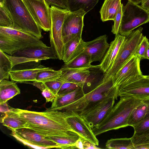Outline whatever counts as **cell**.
I'll return each mask as SVG.
<instances>
[{"label":"cell","instance_id":"obj_1","mask_svg":"<svg viewBox=\"0 0 149 149\" xmlns=\"http://www.w3.org/2000/svg\"><path fill=\"white\" fill-rule=\"evenodd\" d=\"M20 118L26 123L25 127L45 137L79 135L68 124L67 118L75 113L56 110L36 112L12 108Z\"/></svg>","mask_w":149,"mask_h":149},{"label":"cell","instance_id":"obj_2","mask_svg":"<svg viewBox=\"0 0 149 149\" xmlns=\"http://www.w3.org/2000/svg\"><path fill=\"white\" fill-rule=\"evenodd\" d=\"M142 102L140 99L132 97H120L104 119L92 128L95 135L96 136L110 130L128 126L130 115Z\"/></svg>","mask_w":149,"mask_h":149},{"label":"cell","instance_id":"obj_3","mask_svg":"<svg viewBox=\"0 0 149 149\" xmlns=\"http://www.w3.org/2000/svg\"><path fill=\"white\" fill-rule=\"evenodd\" d=\"M12 19L14 28L40 39L42 29L34 20L23 0H0Z\"/></svg>","mask_w":149,"mask_h":149},{"label":"cell","instance_id":"obj_4","mask_svg":"<svg viewBox=\"0 0 149 149\" xmlns=\"http://www.w3.org/2000/svg\"><path fill=\"white\" fill-rule=\"evenodd\" d=\"M143 28L140 27L133 30L125 38L112 65L104 73L101 81L105 82L112 79V77L135 54L143 35Z\"/></svg>","mask_w":149,"mask_h":149},{"label":"cell","instance_id":"obj_5","mask_svg":"<svg viewBox=\"0 0 149 149\" xmlns=\"http://www.w3.org/2000/svg\"><path fill=\"white\" fill-rule=\"evenodd\" d=\"M119 34L126 36L134 29L149 22V13L141 5L128 1L122 8Z\"/></svg>","mask_w":149,"mask_h":149},{"label":"cell","instance_id":"obj_6","mask_svg":"<svg viewBox=\"0 0 149 149\" xmlns=\"http://www.w3.org/2000/svg\"><path fill=\"white\" fill-rule=\"evenodd\" d=\"M70 12L67 9L54 6L50 7V43L60 60H62L64 45L62 36L63 25L65 17Z\"/></svg>","mask_w":149,"mask_h":149},{"label":"cell","instance_id":"obj_7","mask_svg":"<svg viewBox=\"0 0 149 149\" xmlns=\"http://www.w3.org/2000/svg\"><path fill=\"white\" fill-rule=\"evenodd\" d=\"M7 55L13 67L16 65L28 62H38L42 60L58 58L54 49L51 46L45 47H31L17 52L13 55Z\"/></svg>","mask_w":149,"mask_h":149},{"label":"cell","instance_id":"obj_8","mask_svg":"<svg viewBox=\"0 0 149 149\" xmlns=\"http://www.w3.org/2000/svg\"><path fill=\"white\" fill-rule=\"evenodd\" d=\"M11 131V136L28 147L40 149L58 148L56 143L29 128H22Z\"/></svg>","mask_w":149,"mask_h":149},{"label":"cell","instance_id":"obj_9","mask_svg":"<svg viewBox=\"0 0 149 149\" xmlns=\"http://www.w3.org/2000/svg\"><path fill=\"white\" fill-rule=\"evenodd\" d=\"M115 99L107 98L86 107L79 114L92 129L105 118L114 105Z\"/></svg>","mask_w":149,"mask_h":149},{"label":"cell","instance_id":"obj_10","mask_svg":"<svg viewBox=\"0 0 149 149\" xmlns=\"http://www.w3.org/2000/svg\"><path fill=\"white\" fill-rule=\"evenodd\" d=\"M141 58L137 56H132L112 77L113 86L130 83L143 76L141 71Z\"/></svg>","mask_w":149,"mask_h":149},{"label":"cell","instance_id":"obj_11","mask_svg":"<svg viewBox=\"0 0 149 149\" xmlns=\"http://www.w3.org/2000/svg\"><path fill=\"white\" fill-rule=\"evenodd\" d=\"M33 19L40 28L49 31L50 7L45 0H23Z\"/></svg>","mask_w":149,"mask_h":149},{"label":"cell","instance_id":"obj_12","mask_svg":"<svg viewBox=\"0 0 149 149\" xmlns=\"http://www.w3.org/2000/svg\"><path fill=\"white\" fill-rule=\"evenodd\" d=\"M118 87L113 86L112 79L105 82L101 81L81 97L84 109L88 106L107 98L117 100L118 97Z\"/></svg>","mask_w":149,"mask_h":149},{"label":"cell","instance_id":"obj_13","mask_svg":"<svg viewBox=\"0 0 149 149\" xmlns=\"http://www.w3.org/2000/svg\"><path fill=\"white\" fill-rule=\"evenodd\" d=\"M86 13L82 9L70 11L64 21L62 28L63 41L65 44L76 36L81 37L84 18Z\"/></svg>","mask_w":149,"mask_h":149},{"label":"cell","instance_id":"obj_14","mask_svg":"<svg viewBox=\"0 0 149 149\" xmlns=\"http://www.w3.org/2000/svg\"><path fill=\"white\" fill-rule=\"evenodd\" d=\"M118 96L130 97L141 100L149 98V76L144 75L118 87Z\"/></svg>","mask_w":149,"mask_h":149},{"label":"cell","instance_id":"obj_15","mask_svg":"<svg viewBox=\"0 0 149 149\" xmlns=\"http://www.w3.org/2000/svg\"><path fill=\"white\" fill-rule=\"evenodd\" d=\"M0 36L6 37L31 47H47L40 39L34 36L13 28L0 26Z\"/></svg>","mask_w":149,"mask_h":149},{"label":"cell","instance_id":"obj_16","mask_svg":"<svg viewBox=\"0 0 149 149\" xmlns=\"http://www.w3.org/2000/svg\"><path fill=\"white\" fill-rule=\"evenodd\" d=\"M67 121L70 126L82 138L93 144L98 146L99 141L94 134L92 129L84 118L76 113L68 117Z\"/></svg>","mask_w":149,"mask_h":149},{"label":"cell","instance_id":"obj_17","mask_svg":"<svg viewBox=\"0 0 149 149\" xmlns=\"http://www.w3.org/2000/svg\"><path fill=\"white\" fill-rule=\"evenodd\" d=\"M107 40V36L104 35L92 41L86 42L82 52L89 55L92 63L101 62L109 46Z\"/></svg>","mask_w":149,"mask_h":149},{"label":"cell","instance_id":"obj_18","mask_svg":"<svg viewBox=\"0 0 149 149\" xmlns=\"http://www.w3.org/2000/svg\"><path fill=\"white\" fill-rule=\"evenodd\" d=\"M53 70L52 68L38 65L36 67L30 68L12 70L9 72L10 77L12 81L20 83L36 81L37 76L39 72Z\"/></svg>","mask_w":149,"mask_h":149},{"label":"cell","instance_id":"obj_19","mask_svg":"<svg viewBox=\"0 0 149 149\" xmlns=\"http://www.w3.org/2000/svg\"><path fill=\"white\" fill-rule=\"evenodd\" d=\"M125 36L119 34L115 35L114 40L109 44V47L103 58L98 68L104 73L110 68L113 63Z\"/></svg>","mask_w":149,"mask_h":149},{"label":"cell","instance_id":"obj_20","mask_svg":"<svg viewBox=\"0 0 149 149\" xmlns=\"http://www.w3.org/2000/svg\"><path fill=\"white\" fill-rule=\"evenodd\" d=\"M62 74L58 79L64 82L74 84L83 88L90 75V71L86 68H62Z\"/></svg>","mask_w":149,"mask_h":149},{"label":"cell","instance_id":"obj_21","mask_svg":"<svg viewBox=\"0 0 149 149\" xmlns=\"http://www.w3.org/2000/svg\"><path fill=\"white\" fill-rule=\"evenodd\" d=\"M85 42L76 36L64 44L62 60L66 63L77 56L83 51Z\"/></svg>","mask_w":149,"mask_h":149},{"label":"cell","instance_id":"obj_22","mask_svg":"<svg viewBox=\"0 0 149 149\" xmlns=\"http://www.w3.org/2000/svg\"><path fill=\"white\" fill-rule=\"evenodd\" d=\"M85 94L83 88L79 86L69 93L62 95H57L52 102L51 107L47 110L58 111L61 108L82 97Z\"/></svg>","mask_w":149,"mask_h":149},{"label":"cell","instance_id":"obj_23","mask_svg":"<svg viewBox=\"0 0 149 149\" xmlns=\"http://www.w3.org/2000/svg\"><path fill=\"white\" fill-rule=\"evenodd\" d=\"M20 93V89L14 81L6 79L0 81V104Z\"/></svg>","mask_w":149,"mask_h":149},{"label":"cell","instance_id":"obj_24","mask_svg":"<svg viewBox=\"0 0 149 149\" xmlns=\"http://www.w3.org/2000/svg\"><path fill=\"white\" fill-rule=\"evenodd\" d=\"M121 0H105L100 11L103 22L114 20L121 4Z\"/></svg>","mask_w":149,"mask_h":149},{"label":"cell","instance_id":"obj_25","mask_svg":"<svg viewBox=\"0 0 149 149\" xmlns=\"http://www.w3.org/2000/svg\"><path fill=\"white\" fill-rule=\"evenodd\" d=\"M91 63L89 55L86 53L82 52L73 59L65 63L61 68L88 69L91 68H98V65H91Z\"/></svg>","mask_w":149,"mask_h":149},{"label":"cell","instance_id":"obj_26","mask_svg":"<svg viewBox=\"0 0 149 149\" xmlns=\"http://www.w3.org/2000/svg\"><path fill=\"white\" fill-rule=\"evenodd\" d=\"M4 114L1 119V122L3 125L12 130L25 127V122L19 118L12 110Z\"/></svg>","mask_w":149,"mask_h":149},{"label":"cell","instance_id":"obj_27","mask_svg":"<svg viewBox=\"0 0 149 149\" xmlns=\"http://www.w3.org/2000/svg\"><path fill=\"white\" fill-rule=\"evenodd\" d=\"M69 10L74 12L82 9L86 13L92 9L99 0H67Z\"/></svg>","mask_w":149,"mask_h":149},{"label":"cell","instance_id":"obj_28","mask_svg":"<svg viewBox=\"0 0 149 149\" xmlns=\"http://www.w3.org/2000/svg\"><path fill=\"white\" fill-rule=\"evenodd\" d=\"M148 109L147 104L142 101L130 115L127 122L128 126L133 127L143 120L148 112Z\"/></svg>","mask_w":149,"mask_h":149},{"label":"cell","instance_id":"obj_29","mask_svg":"<svg viewBox=\"0 0 149 149\" xmlns=\"http://www.w3.org/2000/svg\"><path fill=\"white\" fill-rule=\"evenodd\" d=\"M105 146L108 149H135L131 137L111 139L107 141Z\"/></svg>","mask_w":149,"mask_h":149},{"label":"cell","instance_id":"obj_30","mask_svg":"<svg viewBox=\"0 0 149 149\" xmlns=\"http://www.w3.org/2000/svg\"><path fill=\"white\" fill-rule=\"evenodd\" d=\"M79 137V135L70 136H52L46 137L56 143L58 148L72 149L77 148L75 143Z\"/></svg>","mask_w":149,"mask_h":149},{"label":"cell","instance_id":"obj_31","mask_svg":"<svg viewBox=\"0 0 149 149\" xmlns=\"http://www.w3.org/2000/svg\"><path fill=\"white\" fill-rule=\"evenodd\" d=\"M13 68L12 62L7 54L0 49V81L9 79V72Z\"/></svg>","mask_w":149,"mask_h":149},{"label":"cell","instance_id":"obj_32","mask_svg":"<svg viewBox=\"0 0 149 149\" xmlns=\"http://www.w3.org/2000/svg\"><path fill=\"white\" fill-rule=\"evenodd\" d=\"M62 74V70H45L39 72L37 76L36 81L45 83L58 79Z\"/></svg>","mask_w":149,"mask_h":149},{"label":"cell","instance_id":"obj_33","mask_svg":"<svg viewBox=\"0 0 149 149\" xmlns=\"http://www.w3.org/2000/svg\"><path fill=\"white\" fill-rule=\"evenodd\" d=\"M134 130V135H139L149 131V112H147L144 119L133 126Z\"/></svg>","mask_w":149,"mask_h":149},{"label":"cell","instance_id":"obj_34","mask_svg":"<svg viewBox=\"0 0 149 149\" xmlns=\"http://www.w3.org/2000/svg\"><path fill=\"white\" fill-rule=\"evenodd\" d=\"M0 26L14 28L12 19L1 4H0Z\"/></svg>","mask_w":149,"mask_h":149},{"label":"cell","instance_id":"obj_35","mask_svg":"<svg viewBox=\"0 0 149 149\" xmlns=\"http://www.w3.org/2000/svg\"><path fill=\"white\" fill-rule=\"evenodd\" d=\"M149 40L146 36H143L139 44L134 55L139 57L141 59H146V51Z\"/></svg>","mask_w":149,"mask_h":149},{"label":"cell","instance_id":"obj_36","mask_svg":"<svg viewBox=\"0 0 149 149\" xmlns=\"http://www.w3.org/2000/svg\"><path fill=\"white\" fill-rule=\"evenodd\" d=\"M123 6V4L122 3L113 20L114 23L112 27L111 32L115 35L119 34V29L122 17Z\"/></svg>","mask_w":149,"mask_h":149},{"label":"cell","instance_id":"obj_37","mask_svg":"<svg viewBox=\"0 0 149 149\" xmlns=\"http://www.w3.org/2000/svg\"><path fill=\"white\" fill-rule=\"evenodd\" d=\"M134 146L149 143V131L147 133L139 135H134L131 137Z\"/></svg>","mask_w":149,"mask_h":149},{"label":"cell","instance_id":"obj_38","mask_svg":"<svg viewBox=\"0 0 149 149\" xmlns=\"http://www.w3.org/2000/svg\"><path fill=\"white\" fill-rule=\"evenodd\" d=\"M79 87L77 85L73 83L64 82L62 85L57 95H62L69 93Z\"/></svg>","mask_w":149,"mask_h":149},{"label":"cell","instance_id":"obj_39","mask_svg":"<svg viewBox=\"0 0 149 149\" xmlns=\"http://www.w3.org/2000/svg\"><path fill=\"white\" fill-rule=\"evenodd\" d=\"M64 82L58 79L45 83L47 86L49 88L56 96L62 84Z\"/></svg>","mask_w":149,"mask_h":149},{"label":"cell","instance_id":"obj_40","mask_svg":"<svg viewBox=\"0 0 149 149\" xmlns=\"http://www.w3.org/2000/svg\"><path fill=\"white\" fill-rule=\"evenodd\" d=\"M50 5L54 6L59 8H66L69 10L67 0H45Z\"/></svg>","mask_w":149,"mask_h":149},{"label":"cell","instance_id":"obj_41","mask_svg":"<svg viewBox=\"0 0 149 149\" xmlns=\"http://www.w3.org/2000/svg\"><path fill=\"white\" fill-rule=\"evenodd\" d=\"M42 93L45 98L47 102H52L56 97L53 92L47 86L42 91Z\"/></svg>","mask_w":149,"mask_h":149},{"label":"cell","instance_id":"obj_42","mask_svg":"<svg viewBox=\"0 0 149 149\" xmlns=\"http://www.w3.org/2000/svg\"><path fill=\"white\" fill-rule=\"evenodd\" d=\"M81 138L83 142L84 149H100V148L97 147V146L93 144L88 140L82 138Z\"/></svg>","mask_w":149,"mask_h":149},{"label":"cell","instance_id":"obj_43","mask_svg":"<svg viewBox=\"0 0 149 149\" xmlns=\"http://www.w3.org/2000/svg\"><path fill=\"white\" fill-rule=\"evenodd\" d=\"M23 83L32 84L33 86L39 88L42 91L47 86L45 83L40 82L34 81L33 83H29L26 82H24Z\"/></svg>","mask_w":149,"mask_h":149},{"label":"cell","instance_id":"obj_44","mask_svg":"<svg viewBox=\"0 0 149 149\" xmlns=\"http://www.w3.org/2000/svg\"><path fill=\"white\" fill-rule=\"evenodd\" d=\"M0 105V112L5 114L6 113L10 111L12 108L8 106L7 102L1 104Z\"/></svg>","mask_w":149,"mask_h":149},{"label":"cell","instance_id":"obj_45","mask_svg":"<svg viewBox=\"0 0 149 149\" xmlns=\"http://www.w3.org/2000/svg\"><path fill=\"white\" fill-rule=\"evenodd\" d=\"M75 146L77 148L84 149L83 141L80 136L75 143Z\"/></svg>","mask_w":149,"mask_h":149},{"label":"cell","instance_id":"obj_46","mask_svg":"<svg viewBox=\"0 0 149 149\" xmlns=\"http://www.w3.org/2000/svg\"><path fill=\"white\" fill-rule=\"evenodd\" d=\"M141 6L147 10H149V0H141Z\"/></svg>","mask_w":149,"mask_h":149},{"label":"cell","instance_id":"obj_47","mask_svg":"<svg viewBox=\"0 0 149 149\" xmlns=\"http://www.w3.org/2000/svg\"><path fill=\"white\" fill-rule=\"evenodd\" d=\"M135 147V149H149V143L138 145Z\"/></svg>","mask_w":149,"mask_h":149},{"label":"cell","instance_id":"obj_48","mask_svg":"<svg viewBox=\"0 0 149 149\" xmlns=\"http://www.w3.org/2000/svg\"><path fill=\"white\" fill-rule=\"evenodd\" d=\"M142 100L147 104L148 107V112H149V98L143 100Z\"/></svg>","mask_w":149,"mask_h":149},{"label":"cell","instance_id":"obj_49","mask_svg":"<svg viewBox=\"0 0 149 149\" xmlns=\"http://www.w3.org/2000/svg\"><path fill=\"white\" fill-rule=\"evenodd\" d=\"M146 59L149 60V42L148 43L146 51Z\"/></svg>","mask_w":149,"mask_h":149},{"label":"cell","instance_id":"obj_50","mask_svg":"<svg viewBox=\"0 0 149 149\" xmlns=\"http://www.w3.org/2000/svg\"><path fill=\"white\" fill-rule=\"evenodd\" d=\"M128 1L139 4L141 3V0H128Z\"/></svg>","mask_w":149,"mask_h":149},{"label":"cell","instance_id":"obj_51","mask_svg":"<svg viewBox=\"0 0 149 149\" xmlns=\"http://www.w3.org/2000/svg\"><path fill=\"white\" fill-rule=\"evenodd\" d=\"M148 76H149V74H148Z\"/></svg>","mask_w":149,"mask_h":149},{"label":"cell","instance_id":"obj_52","mask_svg":"<svg viewBox=\"0 0 149 149\" xmlns=\"http://www.w3.org/2000/svg\"><path fill=\"white\" fill-rule=\"evenodd\" d=\"M148 12L149 13V10H148Z\"/></svg>","mask_w":149,"mask_h":149}]
</instances>
